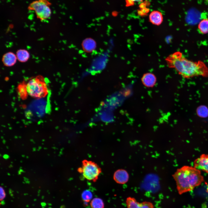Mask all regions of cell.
I'll use <instances>...</instances> for the list:
<instances>
[{"label": "cell", "instance_id": "5", "mask_svg": "<svg viewBox=\"0 0 208 208\" xmlns=\"http://www.w3.org/2000/svg\"><path fill=\"white\" fill-rule=\"evenodd\" d=\"M40 77L31 79L26 85V90L31 96L39 98L43 96L47 92V88L44 83Z\"/></svg>", "mask_w": 208, "mask_h": 208}, {"label": "cell", "instance_id": "10", "mask_svg": "<svg viewBox=\"0 0 208 208\" xmlns=\"http://www.w3.org/2000/svg\"><path fill=\"white\" fill-rule=\"evenodd\" d=\"M17 59L16 55L12 52H8L3 55L2 61L5 66L10 67L15 64Z\"/></svg>", "mask_w": 208, "mask_h": 208}, {"label": "cell", "instance_id": "14", "mask_svg": "<svg viewBox=\"0 0 208 208\" xmlns=\"http://www.w3.org/2000/svg\"><path fill=\"white\" fill-rule=\"evenodd\" d=\"M83 44V49L88 51L94 50L96 46L94 41L92 39H89L85 40Z\"/></svg>", "mask_w": 208, "mask_h": 208}, {"label": "cell", "instance_id": "3", "mask_svg": "<svg viewBox=\"0 0 208 208\" xmlns=\"http://www.w3.org/2000/svg\"><path fill=\"white\" fill-rule=\"evenodd\" d=\"M77 171L86 180L95 182L101 172V170L95 162L85 159L82 161V166L78 169Z\"/></svg>", "mask_w": 208, "mask_h": 208}, {"label": "cell", "instance_id": "6", "mask_svg": "<svg viewBox=\"0 0 208 208\" xmlns=\"http://www.w3.org/2000/svg\"><path fill=\"white\" fill-rule=\"evenodd\" d=\"M127 208H154L153 204L151 202L144 201L138 202L134 197L129 196L126 200Z\"/></svg>", "mask_w": 208, "mask_h": 208}, {"label": "cell", "instance_id": "20", "mask_svg": "<svg viewBox=\"0 0 208 208\" xmlns=\"http://www.w3.org/2000/svg\"><path fill=\"white\" fill-rule=\"evenodd\" d=\"M0 200L1 201L3 200L6 196V194L5 190L3 188L0 187Z\"/></svg>", "mask_w": 208, "mask_h": 208}, {"label": "cell", "instance_id": "9", "mask_svg": "<svg viewBox=\"0 0 208 208\" xmlns=\"http://www.w3.org/2000/svg\"><path fill=\"white\" fill-rule=\"evenodd\" d=\"M143 84L147 88H152L156 84L157 78L155 75L150 73L144 74L141 78Z\"/></svg>", "mask_w": 208, "mask_h": 208}, {"label": "cell", "instance_id": "12", "mask_svg": "<svg viewBox=\"0 0 208 208\" xmlns=\"http://www.w3.org/2000/svg\"><path fill=\"white\" fill-rule=\"evenodd\" d=\"M17 59L21 62H27L30 57V54L26 50L24 49H20L16 52Z\"/></svg>", "mask_w": 208, "mask_h": 208}, {"label": "cell", "instance_id": "21", "mask_svg": "<svg viewBox=\"0 0 208 208\" xmlns=\"http://www.w3.org/2000/svg\"><path fill=\"white\" fill-rule=\"evenodd\" d=\"M8 156V155H4L3 156V157H4V158H5V159H8V158H7V157H6L7 156Z\"/></svg>", "mask_w": 208, "mask_h": 208}, {"label": "cell", "instance_id": "18", "mask_svg": "<svg viewBox=\"0 0 208 208\" xmlns=\"http://www.w3.org/2000/svg\"><path fill=\"white\" fill-rule=\"evenodd\" d=\"M140 8L141 10H139L138 12L139 15L141 16H143L146 15L148 12V9L145 7Z\"/></svg>", "mask_w": 208, "mask_h": 208}, {"label": "cell", "instance_id": "7", "mask_svg": "<svg viewBox=\"0 0 208 208\" xmlns=\"http://www.w3.org/2000/svg\"><path fill=\"white\" fill-rule=\"evenodd\" d=\"M194 167L208 174V155L203 154L195 160Z\"/></svg>", "mask_w": 208, "mask_h": 208}, {"label": "cell", "instance_id": "19", "mask_svg": "<svg viewBox=\"0 0 208 208\" xmlns=\"http://www.w3.org/2000/svg\"><path fill=\"white\" fill-rule=\"evenodd\" d=\"M143 0H126V5L127 6H132L135 2H141Z\"/></svg>", "mask_w": 208, "mask_h": 208}, {"label": "cell", "instance_id": "4", "mask_svg": "<svg viewBox=\"0 0 208 208\" xmlns=\"http://www.w3.org/2000/svg\"><path fill=\"white\" fill-rule=\"evenodd\" d=\"M51 3L48 0H37L29 5V10L34 11L37 18L41 21L48 18L51 13L50 6Z\"/></svg>", "mask_w": 208, "mask_h": 208}, {"label": "cell", "instance_id": "2", "mask_svg": "<svg viewBox=\"0 0 208 208\" xmlns=\"http://www.w3.org/2000/svg\"><path fill=\"white\" fill-rule=\"evenodd\" d=\"M172 176L180 194L193 190L204 181L200 170L188 166L178 169Z\"/></svg>", "mask_w": 208, "mask_h": 208}, {"label": "cell", "instance_id": "11", "mask_svg": "<svg viewBox=\"0 0 208 208\" xmlns=\"http://www.w3.org/2000/svg\"><path fill=\"white\" fill-rule=\"evenodd\" d=\"M149 20L153 24L159 25L163 21V16L160 11L155 10L152 12L149 15Z\"/></svg>", "mask_w": 208, "mask_h": 208}, {"label": "cell", "instance_id": "13", "mask_svg": "<svg viewBox=\"0 0 208 208\" xmlns=\"http://www.w3.org/2000/svg\"><path fill=\"white\" fill-rule=\"evenodd\" d=\"M198 28L200 32L202 34H206L208 33V18H204L199 23Z\"/></svg>", "mask_w": 208, "mask_h": 208}, {"label": "cell", "instance_id": "8", "mask_svg": "<svg viewBox=\"0 0 208 208\" xmlns=\"http://www.w3.org/2000/svg\"><path fill=\"white\" fill-rule=\"evenodd\" d=\"M129 175L128 172L123 169H119L114 172L113 175V179L117 183L124 184L128 181Z\"/></svg>", "mask_w": 208, "mask_h": 208}, {"label": "cell", "instance_id": "15", "mask_svg": "<svg viewBox=\"0 0 208 208\" xmlns=\"http://www.w3.org/2000/svg\"><path fill=\"white\" fill-rule=\"evenodd\" d=\"M90 204L91 208H104L103 201L99 198H93L91 201Z\"/></svg>", "mask_w": 208, "mask_h": 208}, {"label": "cell", "instance_id": "1", "mask_svg": "<svg viewBox=\"0 0 208 208\" xmlns=\"http://www.w3.org/2000/svg\"><path fill=\"white\" fill-rule=\"evenodd\" d=\"M165 60L169 67L174 68L184 78L208 76V68L204 62L200 60L194 62L189 60L180 51L170 54Z\"/></svg>", "mask_w": 208, "mask_h": 208}, {"label": "cell", "instance_id": "16", "mask_svg": "<svg viewBox=\"0 0 208 208\" xmlns=\"http://www.w3.org/2000/svg\"><path fill=\"white\" fill-rule=\"evenodd\" d=\"M81 196L84 202L88 203L92 200L93 195L90 191L86 190L83 192Z\"/></svg>", "mask_w": 208, "mask_h": 208}, {"label": "cell", "instance_id": "17", "mask_svg": "<svg viewBox=\"0 0 208 208\" xmlns=\"http://www.w3.org/2000/svg\"><path fill=\"white\" fill-rule=\"evenodd\" d=\"M197 111L198 115L201 117H206L208 114V109L205 106L199 107Z\"/></svg>", "mask_w": 208, "mask_h": 208}]
</instances>
